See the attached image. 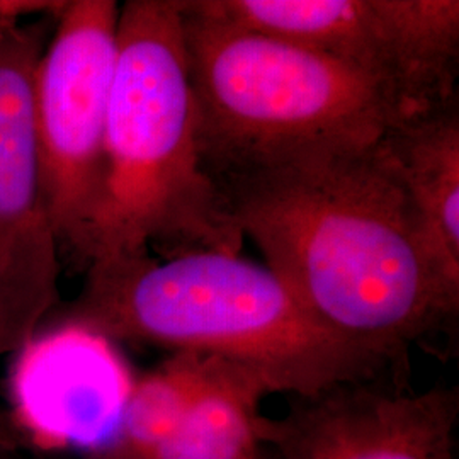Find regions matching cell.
Returning a JSON list of instances; mask_svg holds the SVG:
<instances>
[{"instance_id": "9a60e30c", "label": "cell", "mask_w": 459, "mask_h": 459, "mask_svg": "<svg viewBox=\"0 0 459 459\" xmlns=\"http://www.w3.org/2000/svg\"><path fill=\"white\" fill-rule=\"evenodd\" d=\"M85 459H108L104 455H100V453H96V455H89V456H85Z\"/></svg>"}, {"instance_id": "8992f818", "label": "cell", "mask_w": 459, "mask_h": 459, "mask_svg": "<svg viewBox=\"0 0 459 459\" xmlns=\"http://www.w3.org/2000/svg\"><path fill=\"white\" fill-rule=\"evenodd\" d=\"M34 74V130L60 248L83 263L98 208L117 55L115 0H72Z\"/></svg>"}, {"instance_id": "8fae6325", "label": "cell", "mask_w": 459, "mask_h": 459, "mask_svg": "<svg viewBox=\"0 0 459 459\" xmlns=\"http://www.w3.org/2000/svg\"><path fill=\"white\" fill-rule=\"evenodd\" d=\"M269 392L244 369L218 361L213 377L157 459H259Z\"/></svg>"}, {"instance_id": "2e32d148", "label": "cell", "mask_w": 459, "mask_h": 459, "mask_svg": "<svg viewBox=\"0 0 459 459\" xmlns=\"http://www.w3.org/2000/svg\"><path fill=\"white\" fill-rule=\"evenodd\" d=\"M259 459H273L271 458V455H269V453H267V451H265V449H264V453L263 455H261V458Z\"/></svg>"}, {"instance_id": "7a4b0ae2", "label": "cell", "mask_w": 459, "mask_h": 459, "mask_svg": "<svg viewBox=\"0 0 459 459\" xmlns=\"http://www.w3.org/2000/svg\"><path fill=\"white\" fill-rule=\"evenodd\" d=\"M65 320L113 342L229 362L290 398L349 381H405L403 369L322 327L271 269L233 254L91 264Z\"/></svg>"}, {"instance_id": "52a82bcc", "label": "cell", "mask_w": 459, "mask_h": 459, "mask_svg": "<svg viewBox=\"0 0 459 459\" xmlns=\"http://www.w3.org/2000/svg\"><path fill=\"white\" fill-rule=\"evenodd\" d=\"M41 55L36 28L0 22V358L28 344L58 301L60 246L34 130Z\"/></svg>"}, {"instance_id": "5b68a950", "label": "cell", "mask_w": 459, "mask_h": 459, "mask_svg": "<svg viewBox=\"0 0 459 459\" xmlns=\"http://www.w3.org/2000/svg\"><path fill=\"white\" fill-rule=\"evenodd\" d=\"M196 16L273 36L383 83L405 121L456 96L458 0H182Z\"/></svg>"}, {"instance_id": "5bb4252c", "label": "cell", "mask_w": 459, "mask_h": 459, "mask_svg": "<svg viewBox=\"0 0 459 459\" xmlns=\"http://www.w3.org/2000/svg\"><path fill=\"white\" fill-rule=\"evenodd\" d=\"M17 444V434L14 432V427L9 420V415L4 411H0V458L13 451Z\"/></svg>"}, {"instance_id": "4fadbf2b", "label": "cell", "mask_w": 459, "mask_h": 459, "mask_svg": "<svg viewBox=\"0 0 459 459\" xmlns=\"http://www.w3.org/2000/svg\"><path fill=\"white\" fill-rule=\"evenodd\" d=\"M64 4L51 0H0V22H17L21 17L43 13L58 14Z\"/></svg>"}, {"instance_id": "277c9868", "label": "cell", "mask_w": 459, "mask_h": 459, "mask_svg": "<svg viewBox=\"0 0 459 459\" xmlns=\"http://www.w3.org/2000/svg\"><path fill=\"white\" fill-rule=\"evenodd\" d=\"M210 179L313 148L369 147L405 121L377 79L327 55L196 16L179 0Z\"/></svg>"}, {"instance_id": "ba28073f", "label": "cell", "mask_w": 459, "mask_h": 459, "mask_svg": "<svg viewBox=\"0 0 459 459\" xmlns=\"http://www.w3.org/2000/svg\"><path fill=\"white\" fill-rule=\"evenodd\" d=\"M458 426V388L383 377L291 396L264 415L261 443L273 459H456Z\"/></svg>"}, {"instance_id": "7c38bea8", "label": "cell", "mask_w": 459, "mask_h": 459, "mask_svg": "<svg viewBox=\"0 0 459 459\" xmlns=\"http://www.w3.org/2000/svg\"><path fill=\"white\" fill-rule=\"evenodd\" d=\"M218 361L174 352L157 369L136 379L115 443L100 455L108 459H157L212 381Z\"/></svg>"}, {"instance_id": "6da1fadb", "label": "cell", "mask_w": 459, "mask_h": 459, "mask_svg": "<svg viewBox=\"0 0 459 459\" xmlns=\"http://www.w3.org/2000/svg\"><path fill=\"white\" fill-rule=\"evenodd\" d=\"M381 140L296 152L212 181L242 237L322 327L405 369L411 344L456 324L459 298Z\"/></svg>"}, {"instance_id": "30bf717a", "label": "cell", "mask_w": 459, "mask_h": 459, "mask_svg": "<svg viewBox=\"0 0 459 459\" xmlns=\"http://www.w3.org/2000/svg\"><path fill=\"white\" fill-rule=\"evenodd\" d=\"M419 218L446 288L459 298L458 99L381 140Z\"/></svg>"}, {"instance_id": "3957f363", "label": "cell", "mask_w": 459, "mask_h": 459, "mask_svg": "<svg viewBox=\"0 0 459 459\" xmlns=\"http://www.w3.org/2000/svg\"><path fill=\"white\" fill-rule=\"evenodd\" d=\"M244 244L204 170L179 0L119 7L117 55L98 208L83 263L197 252L238 255Z\"/></svg>"}, {"instance_id": "9c48e42d", "label": "cell", "mask_w": 459, "mask_h": 459, "mask_svg": "<svg viewBox=\"0 0 459 459\" xmlns=\"http://www.w3.org/2000/svg\"><path fill=\"white\" fill-rule=\"evenodd\" d=\"M134 381L116 342L64 320L17 351L9 420L41 451L102 453L115 443Z\"/></svg>"}, {"instance_id": "e0dca14e", "label": "cell", "mask_w": 459, "mask_h": 459, "mask_svg": "<svg viewBox=\"0 0 459 459\" xmlns=\"http://www.w3.org/2000/svg\"><path fill=\"white\" fill-rule=\"evenodd\" d=\"M263 453H264V451H263Z\"/></svg>"}]
</instances>
